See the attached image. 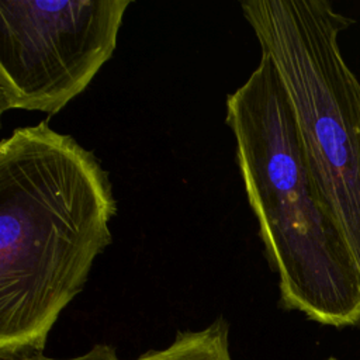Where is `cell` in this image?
<instances>
[{
    "mask_svg": "<svg viewBox=\"0 0 360 360\" xmlns=\"http://www.w3.org/2000/svg\"><path fill=\"white\" fill-rule=\"evenodd\" d=\"M325 360H339V359H336V357H326Z\"/></svg>",
    "mask_w": 360,
    "mask_h": 360,
    "instance_id": "7",
    "label": "cell"
},
{
    "mask_svg": "<svg viewBox=\"0 0 360 360\" xmlns=\"http://www.w3.org/2000/svg\"><path fill=\"white\" fill-rule=\"evenodd\" d=\"M0 360H120L115 347L107 343H97L90 350L75 357H49L44 352L34 353H4L0 352Z\"/></svg>",
    "mask_w": 360,
    "mask_h": 360,
    "instance_id": "6",
    "label": "cell"
},
{
    "mask_svg": "<svg viewBox=\"0 0 360 360\" xmlns=\"http://www.w3.org/2000/svg\"><path fill=\"white\" fill-rule=\"evenodd\" d=\"M240 8L285 89L321 204L360 270V79L339 42L354 21L326 0Z\"/></svg>",
    "mask_w": 360,
    "mask_h": 360,
    "instance_id": "3",
    "label": "cell"
},
{
    "mask_svg": "<svg viewBox=\"0 0 360 360\" xmlns=\"http://www.w3.org/2000/svg\"><path fill=\"white\" fill-rule=\"evenodd\" d=\"M134 360H233L229 325L219 316L202 329L177 332L169 346L148 350Z\"/></svg>",
    "mask_w": 360,
    "mask_h": 360,
    "instance_id": "5",
    "label": "cell"
},
{
    "mask_svg": "<svg viewBox=\"0 0 360 360\" xmlns=\"http://www.w3.org/2000/svg\"><path fill=\"white\" fill-rule=\"evenodd\" d=\"M131 0H0V112L55 115L112 56Z\"/></svg>",
    "mask_w": 360,
    "mask_h": 360,
    "instance_id": "4",
    "label": "cell"
},
{
    "mask_svg": "<svg viewBox=\"0 0 360 360\" xmlns=\"http://www.w3.org/2000/svg\"><path fill=\"white\" fill-rule=\"evenodd\" d=\"M108 173L41 121L0 142V352H44L62 311L112 242Z\"/></svg>",
    "mask_w": 360,
    "mask_h": 360,
    "instance_id": "1",
    "label": "cell"
},
{
    "mask_svg": "<svg viewBox=\"0 0 360 360\" xmlns=\"http://www.w3.org/2000/svg\"><path fill=\"white\" fill-rule=\"evenodd\" d=\"M226 124L264 253L285 309L333 328L360 325V270L323 210L273 62L226 97Z\"/></svg>",
    "mask_w": 360,
    "mask_h": 360,
    "instance_id": "2",
    "label": "cell"
}]
</instances>
